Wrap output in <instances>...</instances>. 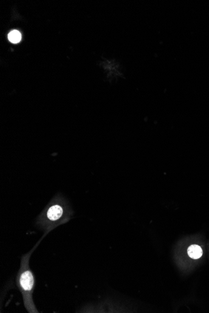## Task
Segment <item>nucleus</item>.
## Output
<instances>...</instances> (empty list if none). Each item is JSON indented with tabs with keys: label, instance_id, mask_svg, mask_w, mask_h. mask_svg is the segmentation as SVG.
<instances>
[{
	"label": "nucleus",
	"instance_id": "1",
	"mask_svg": "<svg viewBox=\"0 0 209 313\" xmlns=\"http://www.w3.org/2000/svg\"><path fill=\"white\" fill-rule=\"evenodd\" d=\"M18 286L23 293L25 303L28 310L30 312L34 311L33 304L31 295L35 288V276L30 269L27 266L22 267L18 273Z\"/></svg>",
	"mask_w": 209,
	"mask_h": 313
},
{
	"label": "nucleus",
	"instance_id": "2",
	"mask_svg": "<svg viewBox=\"0 0 209 313\" xmlns=\"http://www.w3.org/2000/svg\"><path fill=\"white\" fill-rule=\"evenodd\" d=\"M64 214V210L59 205H53L51 206L47 212V217L51 221L58 220Z\"/></svg>",
	"mask_w": 209,
	"mask_h": 313
},
{
	"label": "nucleus",
	"instance_id": "3",
	"mask_svg": "<svg viewBox=\"0 0 209 313\" xmlns=\"http://www.w3.org/2000/svg\"><path fill=\"white\" fill-rule=\"evenodd\" d=\"M188 255L192 259H199L203 254L202 248L196 244L191 245L188 248Z\"/></svg>",
	"mask_w": 209,
	"mask_h": 313
},
{
	"label": "nucleus",
	"instance_id": "4",
	"mask_svg": "<svg viewBox=\"0 0 209 313\" xmlns=\"http://www.w3.org/2000/svg\"><path fill=\"white\" fill-rule=\"evenodd\" d=\"M8 39L11 43H18L22 39V34L18 31L13 30L9 33Z\"/></svg>",
	"mask_w": 209,
	"mask_h": 313
}]
</instances>
